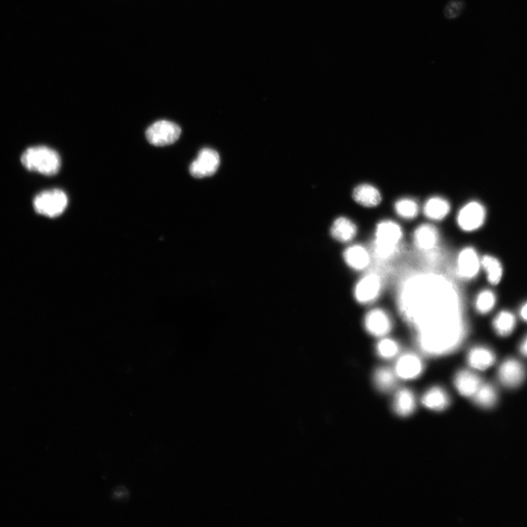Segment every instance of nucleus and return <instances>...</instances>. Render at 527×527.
<instances>
[{
    "label": "nucleus",
    "instance_id": "obj_18",
    "mask_svg": "<svg viewBox=\"0 0 527 527\" xmlns=\"http://www.w3.org/2000/svg\"><path fill=\"white\" fill-rule=\"evenodd\" d=\"M417 407L414 393L409 389H401L395 395L393 401V410L400 417L412 415Z\"/></svg>",
    "mask_w": 527,
    "mask_h": 527
},
{
    "label": "nucleus",
    "instance_id": "obj_5",
    "mask_svg": "<svg viewBox=\"0 0 527 527\" xmlns=\"http://www.w3.org/2000/svg\"><path fill=\"white\" fill-rule=\"evenodd\" d=\"M181 135V129L177 124L168 120H160L148 128L146 137L148 142L157 147H164L177 142Z\"/></svg>",
    "mask_w": 527,
    "mask_h": 527
},
{
    "label": "nucleus",
    "instance_id": "obj_17",
    "mask_svg": "<svg viewBox=\"0 0 527 527\" xmlns=\"http://www.w3.org/2000/svg\"><path fill=\"white\" fill-rule=\"evenodd\" d=\"M344 258L346 263L356 270H365L371 262V257L368 250L360 245L348 247L344 252Z\"/></svg>",
    "mask_w": 527,
    "mask_h": 527
},
{
    "label": "nucleus",
    "instance_id": "obj_4",
    "mask_svg": "<svg viewBox=\"0 0 527 527\" xmlns=\"http://www.w3.org/2000/svg\"><path fill=\"white\" fill-rule=\"evenodd\" d=\"M68 203L67 195L59 189L41 192L34 199L35 211L40 215L55 218L62 215Z\"/></svg>",
    "mask_w": 527,
    "mask_h": 527
},
{
    "label": "nucleus",
    "instance_id": "obj_20",
    "mask_svg": "<svg viewBox=\"0 0 527 527\" xmlns=\"http://www.w3.org/2000/svg\"><path fill=\"white\" fill-rule=\"evenodd\" d=\"M358 228L354 222L345 217L337 218L333 223L331 233L338 241L346 243L353 240L357 235Z\"/></svg>",
    "mask_w": 527,
    "mask_h": 527
},
{
    "label": "nucleus",
    "instance_id": "obj_10",
    "mask_svg": "<svg viewBox=\"0 0 527 527\" xmlns=\"http://www.w3.org/2000/svg\"><path fill=\"white\" fill-rule=\"evenodd\" d=\"M481 267V260L475 249L472 247L464 248L457 260V273L464 280H474Z\"/></svg>",
    "mask_w": 527,
    "mask_h": 527
},
{
    "label": "nucleus",
    "instance_id": "obj_2",
    "mask_svg": "<svg viewBox=\"0 0 527 527\" xmlns=\"http://www.w3.org/2000/svg\"><path fill=\"white\" fill-rule=\"evenodd\" d=\"M21 160L25 168L48 176L58 174L61 166L60 156L55 150L44 146L28 148Z\"/></svg>",
    "mask_w": 527,
    "mask_h": 527
},
{
    "label": "nucleus",
    "instance_id": "obj_8",
    "mask_svg": "<svg viewBox=\"0 0 527 527\" xmlns=\"http://www.w3.org/2000/svg\"><path fill=\"white\" fill-rule=\"evenodd\" d=\"M382 287L380 276L376 273H369L356 284L355 297L359 304H371L380 296Z\"/></svg>",
    "mask_w": 527,
    "mask_h": 527
},
{
    "label": "nucleus",
    "instance_id": "obj_24",
    "mask_svg": "<svg viewBox=\"0 0 527 527\" xmlns=\"http://www.w3.org/2000/svg\"><path fill=\"white\" fill-rule=\"evenodd\" d=\"M396 375L388 368H380L375 371L373 381L375 386L380 392L388 393L396 387Z\"/></svg>",
    "mask_w": 527,
    "mask_h": 527
},
{
    "label": "nucleus",
    "instance_id": "obj_25",
    "mask_svg": "<svg viewBox=\"0 0 527 527\" xmlns=\"http://www.w3.org/2000/svg\"><path fill=\"white\" fill-rule=\"evenodd\" d=\"M481 267L487 274L489 282L492 285L498 284L503 277L504 268L500 262L492 256H484L481 259Z\"/></svg>",
    "mask_w": 527,
    "mask_h": 527
},
{
    "label": "nucleus",
    "instance_id": "obj_9",
    "mask_svg": "<svg viewBox=\"0 0 527 527\" xmlns=\"http://www.w3.org/2000/svg\"><path fill=\"white\" fill-rule=\"evenodd\" d=\"M526 378V370L521 362L516 359H508L499 366L498 378L501 385L509 389L521 385Z\"/></svg>",
    "mask_w": 527,
    "mask_h": 527
},
{
    "label": "nucleus",
    "instance_id": "obj_27",
    "mask_svg": "<svg viewBox=\"0 0 527 527\" xmlns=\"http://www.w3.org/2000/svg\"><path fill=\"white\" fill-rule=\"evenodd\" d=\"M395 210L400 217L408 220L415 218L419 212L417 203L411 198L398 200L395 204Z\"/></svg>",
    "mask_w": 527,
    "mask_h": 527
},
{
    "label": "nucleus",
    "instance_id": "obj_26",
    "mask_svg": "<svg viewBox=\"0 0 527 527\" xmlns=\"http://www.w3.org/2000/svg\"><path fill=\"white\" fill-rule=\"evenodd\" d=\"M496 297L494 292L489 289L481 291L475 301V309L481 314L489 313L495 307Z\"/></svg>",
    "mask_w": 527,
    "mask_h": 527
},
{
    "label": "nucleus",
    "instance_id": "obj_16",
    "mask_svg": "<svg viewBox=\"0 0 527 527\" xmlns=\"http://www.w3.org/2000/svg\"><path fill=\"white\" fill-rule=\"evenodd\" d=\"M422 404L427 409L441 412L450 405V398L443 388L435 387L423 395Z\"/></svg>",
    "mask_w": 527,
    "mask_h": 527
},
{
    "label": "nucleus",
    "instance_id": "obj_13",
    "mask_svg": "<svg viewBox=\"0 0 527 527\" xmlns=\"http://www.w3.org/2000/svg\"><path fill=\"white\" fill-rule=\"evenodd\" d=\"M439 232L434 225L422 224L414 233V243L417 248L422 252H428L434 250L439 242Z\"/></svg>",
    "mask_w": 527,
    "mask_h": 527
},
{
    "label": "nucleus",
    "instance_id": "obj_1",
    "mask_svg": "<svg viewBox=\"0 0 527 527\" xmlns=\"http://www.w3.org/2000/svg\"><path fill=\"white\" fill-rule=\"evenodd\" d=\"M401 316L416 332L424 353L441 356L453 353L466 335L462 299L457 286L435 272L411 274L398 292Z\"/></svg>",
    "mask_w": 527,
    "mask_h": 527
},
{
    "label": "nucleus",
    "instance_id": "obj_11",
    "mask_svg": "<svg viewBox=\"0 0 527 527\" xmlns=\"http://www.w3.org/2000/svg\"><path fill=\"white\" fill-rule=\"evenodd\" d=\"M423 369V363L418 356L406 353L397 361L394 372L400 380H412L421 375Z\"/></svg>",
    "mask_w": 527,
    "mask_h": 527
},
{
    "label": "nucleus",
    "instance_id": "obj_29",
    "mask_svg": "<svg viewBox=\"0 0 527 527\" xmlns=\"http://www.w3.org/2000/svg\"><path fill=\"white\" fill-rule=\"evenodd\" d=\"M464 4L461 0H452L445 9V16L447 18H455L463 11Z\"/></svg>",
    "mask_w": 527,
    "mask_h": 527
},
{
    "label": "nucleus",
    "instance_id": "obj_21",
    "mask_svg": "<svg viewBox=\"0 0 527 527\" xmlns=\"http://www.w3.org/2000/svg\"><path fill=\"white\" fill-rule=\"evenodd\" d=\"M449 203L446 199L440 196L430 198L423 208L425 215L434 220L444 219L449 214Z\"/></svg>",
    "mask_w": 527,
    "mask_h": 527
},
{
    "label": "nucleus",
    "instance_id": "obj_23",
    "mask_svg": "<svg viewBox=\"0 0 527 527\" xmlns=\"http://www.w3.org/2000/svg\"><path fill=\"white\" fill-rule=\"evenodd\" d=\"M516 319L510 312L499 313L493 321V328L497 335L501 337L510 336L515 330Z\"/></svg>",
    "mask_w": 527,
    "mask_h": 527
},
{
    "label": "nucleus",
    "instance_id": "obj_6",
    "mask_svg": "<svg viewBox=\"0 0 527 527\" xmlns=\"http://www.w3.org/2000/svg\"><path fill=\"white\" fill-rule=\"evenodd\" d=\"M219 165L220 156L218 152L211 148H204L191 164L190 173L196 179L210 177L215 174Z\"/></svg>",
    "mask_w": 527,
    "mask_h": 527
},
{
    "label": "nucleus",
    "instance_id": "obj_7",
    "mask_svg": "<svg viewBox=\"0 0 527 527\" xmlns=\"http://www.w3.org/2000/svg\"><path fill=\"white\" fill-rule=\"evenodd\" d=\"M486 215V210L481 204L472 202L460 211L457 218L458 224L463 231L474 232L482 227Z\"/></svg>",
    "mask_w": 527,
    "mask_h": 527
},
{
    "label": "nucleus",
    "instance_id": "obj_28",
    "mask_svg": "<svg viewBox=\"0 0 527 527\" xmlns=\"http://www.w3.org/2000/svg\"><path fill=\"white\" fill-rule=\"evenodd\" d=\"M398 344L390 339H384L376 345L378 355L384 359H392L399 353Z\"/></svg>",
    "mask_w": 527,
    "mask_h": 527
},
{
    "label": "nucleus",
    "instance_id": "obj_22",
    "mask_svg": "<svg viewBox=\"0 0 527 527\" xmlns=\"http://www.w3.org/2000/svg\"><path fill=\"white\" fill-rule=\"evenodd\" d=\"M476 405L489 410L496 406L498 400L496 390L490 384H482L472 397Z\"/></svg>",
    "mask_w": 527,
    "mask_h": 527
},
{
    "label": "nucleus",
    "instance_id": "obj_15",
    "mask_svg": "<svg viewBox=\"0 0 527 527\" xmlns=\"http://www.w3.org/2000/svg\"><path fill=\"white\" fill-rule=\"evenodd\" d=\"M467 361L472 368L485 371L494 364L496 356L492 350L486 347H474L469 351Z\"/></svg>",
    "mask_w": 527,
    "mask_h": 527
},
{
    "label": "nucleus",
    "instance_id": "obj_31",
    "mask_svg": "<svg viewBox=\"0 0 527 527\" xmlns=\"http://www.w3.org/2000/svg\"><path fill=\"white\" fill-rule=\"evenodd\" d=\"M520 316L523 320L527 321V303H526L520 310Z\"/></svg>",
    "mask_w": 527,
    "mask_h": 527
},
{
    "label": "nucleus",
    "instance_id": "obj_3",
    "mask_svg": "<svg viewBox=\"0 0 527 527\" xmlns=\"http://www.w3.org/2000/svg\"><path fill=\"white\" fill-rule=\"evenodd\" d=\"M375 235L374 252L379 258L387 260L398 252L403 232L395 222L384 220L376 227Z\"/></svg>",
    "mask_w": 527,
    "mask_h": 527
},
{
    "label": "nucleus",
    "instance_id": "obj_19",
    "mask_svg": "<svg viewBox=\"0 0 527 527\" xmlns=\"http://www.w3.org/2000/svg\"><path fill=\"white\" fill-rule=\"evenodd\" d=\"M353 196L357 203L367 208L378 206L382 201L380 191L369 184H361L357 186Z\"/></svg>",
    "mask_w": 527,
    "mask_h": 527
},
{
    "label": "nucleus",
    "instance_id": "obj_14",
    "mask_svg": "<svg viewBox=\"0 0 527 527\" xmlns=\"http://www.w3.org/2000/svg\"><path fill=\"white\" fill-rule=\"evenodd\" d=\"M454 383L459 393L467 398H472L483 384L478 375L467 370L456 375Z\"/></svg>",
    "mask_w": 527,
    "mask_h": 527
},
{
    "label": "nucleus",
    "instance_id": "obj_30",
    "mask_svg": "<svg viewBox=\"0 0 527 527\" xmlns=\"http://www.w3.org/2000/svg\"><path fill=\"white\" fill-rule=\"evenodd\" d=\"M519 351L521 354L527 358V336L522 341L519 346Z\"/></svg>",
    "mask_w": 527,
    "mask_h": 527
},
{
    "label": "nucleus",
    "instance_id": "obj_12",
    "mask_svg": "<svg viewBox=\"0 0 527 527\" xmlns=\"http://www.w3.org/2000/svg\"><path fill=\"white\" fill-rule=\"evenodd\" d=\"M364 325L368 333L375 337H383L392 330L390 316L380 309L369 312L365 317Z\"/></svg>",
    "mask_w": 527,
    "mask_h": 527
}]
</instances>
